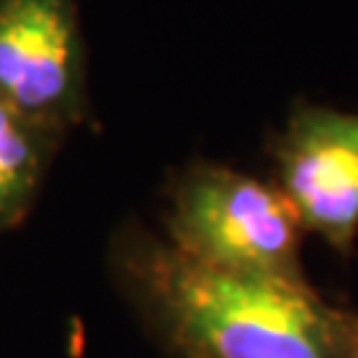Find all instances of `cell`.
Segmentation results:
<instances>
[{"instance_id":"obj_1","label":"cell","mask_w":358,"mask_h":358,"mask_svg":"<svg viewBox=\"0 0 358 358\" xmlns=\"http://www.w3.org/2000/svg\"><path fill=\"white\" fill-rule=\"evenodd\" d=\"M112 268L143 329L178 358H348L353 308L310 282L215 268L143 229L120 231Z\"/></svg>"},{"instance_id":"obj_2","label":"cell","mask_w":358,"mask_h":358,"mask_svg":"<svg viewBox=\"0 0 358 358\" xmlns=\"http://www.w3.org/2000/svg\"><path fill=\"white\" fill-rule=\"evenodd\" d=\"M167 242L215 268L308 282L303 220L276 183L217 162H192L167 186Z\"/></svg>"},{"instance_id":"obj_3","label":"cell","mask_w":358,"mask_h":358,"mask_svg":"<svg viewBox=\"0 0 358 358\" xmlns=\"http://www.w3.org/2000/svg\"><path fill=\"white\" fill-rule=\"evenodd\" d=\"M271 159L303 229L350 255L358 239V112L297 103L271 141Z\"/></svg>"},{"instance_id":"obj_4","label":"cell","mask_w":358,"mask_h":358,"mask_svg":"<svg viewBox=\"0 0 358 358\" xmlns=\"http://www.w3.org/2000/svg\"><path fill=\"white\" fill-rule=\"evenodd\" d=\"M0 99L43 128L83 120L75 0H0Z\"/></svg>"},{"instance_id":"obj_5","label":"cell","mask_w":358,"mask_h":358,"mask_svg":"<svg viewBox=\"0 0 358 358\" xmlns=\"http://www.w3.org/2000/svg\"><path fill=\"white\" fill-rule=\"evenodd\" d=\"M45 130L0 99V229L22 215L45 165Z\"/></svg>"},{"instance_id":"obj_6","label":"cell","mask_w":358,"mask_h":358,"mask_svg":"<svg viewBox=\"0 0 358 358\" xmlns=\"http://www.w3.org/2000/svg\"><path fill=\"white\" fill-rule=\"evenodd\" d=\"M348 358H358V310H356V321H353V337H350Z\"/></svg>"}]
</instances>
